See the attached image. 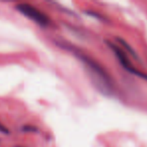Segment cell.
Segmentation results:
<instances>
[{"instance_id":"6da1fadb","label":"cell","mask_w":147,"mask_h":147,"mask_svg":"<svg viewBox=\"0 0 147 147\" xmlns=\"http://www.w3.org/2000/svg\"><path fill=\"white\" fill-rule=\"evenodd\" d=\"M68 49L83 64L93 85L96 87L97 90L105 96H112L114 94V84L108 72L95 59H93L92 57L85 55L82 51H78L77 49L71 46H68Z\"/></svg>"},{"instance_id":"7a4b0ae2","label":"cell","mask_w":147,"mask_h":147,"mask_svg":"<svg viewBox=\"0 0 147 147\" xmlns=\"http://www.w3.org/2000/svg\"><path fill=\"white\" fill-rule=\"evenodd\" d=\"M15 9L19 11L21 14L29 18L32 21L36 22L41 26H47L50 22L49 17L45 13H43L38 8L34 7L33 5L28 3H19L15 6Z\"/></svg>"},{"instance_id":"3957f363","label":"cell","mask_w":147,"mask_h":147,"mask_svg":"<svg viewBox=\"0 0 147 147\" xmlns=\"http://www.w3.org/2000/svg\"><path fill=\"white\" fill-rule=\"evenodd\" d=\"M107 44L109 45V47L111 49V51L115 53V55H116L118 61L120 62L121 66L126 70V71L129 72V73H131V74H133V75H135V76L140 77V78H143L144 80L147 81V75L141 73V72L138 71V70H136L135 68L132 66L131 62H130V59H128V57L126 55V53H124L123 49L116 46V45H114L113 43H111V42H107Z\"/></svg>"},{"instance_id":"277c9868","label":"cell","mask_w":147,"mask_h":147,"mask_svg":"<svg viewBox=\"0 0 147 147\" xmlns=\"http://www.w3.org/2000/svg\"><path fill=\"white\" fill-rule=\"evenodd\" d=\"M117 40L120 42V44L122 45V47H123V49H125L126 51H127L128 53H129L130 55H132V57H135V59H136V57H137V55H136V53H135V51H134V49H132V47L130 46V45L128 44V43L126 42V41L124 40V39H122V38H120V37H118V38H117Z\"/></svg>"},{"instance_id":"5b68a950","label":"cell","mask_w":147,"mask_h":147,"mask_svg":"<svg viewBox=\"0 0 147 147\" xmlns=\"http://www.w3.org/2000/svg\"><path fill=\"white\" fill-rule=\"evenodd\" d=\"M22 130H24V131H36L37 128L31 127V126H24V127L22 128Z\"/></svg>"},{"instance_id":"8992f818","label":"cell","mask_w":147,"mask_h":147,"mask_svg":"<svg viewBox=\"0 0 147 147\" xmlns=\"http://www.w3.org/2000/svg\"><path fill=\"white\" fill-rule=\"evenodd\" d=\"M0 132H1V133L6 134V133H8V132H9V131H8V129L5 127V126L3 125V124L0 123Z\"/></svg>"}]
</instances>
